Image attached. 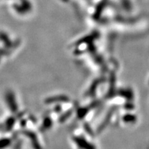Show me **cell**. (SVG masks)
Returning <instances> with one entry per match:
<instances>
[{
  "mask_svg": "<svg viewBox=\"0 0 149 149\" xmlns=\"http://www.w3.org/2000/svg\"><path fill=\"white\" fill-rule=\"evenodd\" d=\"M74 141H75L76 144L79 148L82 149H95V147L93 146V145L90 144L86 140H85L84 139L81 138V137H75L74 138Z\"/></svg>",
  "mask_w": 149,
  "mask_h": 149,
  "instance_id": "1",
  "label": "cell"
},
{
  "mask_svg": "<svg viewBox=\"0 0 149 149\" xmlns=\"http://www.w3.org/2000/svg\"><path fill=\"white\" fill-rule=\"evenodd\" d=\"M7 103L8 104V107H10V110H12L13 112H15L17 110V107L16 105L15 100L13 96V94L12 93H8L6 95Z\"/></svg>",
  "mask_w": 149,
  "mask_h": 149,
  "instance_id": "2",
  "label": "cell"
},
{
  "mask_svg": "<svg viewBox=\"0 0 149 149\" xmlns=\"http://www.w3.org/2000/svg\"><path fill=\"white\" fill-rule=\"evenodd\" d=\"M68 99L67 97L65 96H57V97H52L47 99L46 100V103H53V102H68Z\"/></svg>",
  "mask_w": 149,
  "mask_h": 149,
  "instance_id": "3",
  "label": "cell"
},
{
  "mask_svg": "<svg viewBox=\"0 0 149 149\" xmlns=\"http://www.w3.org/2000/svg\"><path fill=\"white\" fill-rule=\"evenodd\" d=\"M113 111H111L109 112V115H107V118H106V120H104V122L102 123V124H101V126H100V130H102V129H103V128H104V126H105L108 124V122H109V120L110 117H111V115H112V114H113Z\"/></svg>",
  "mask_w": 149,
  "mask_h": 149,
  "instance_id": "4",
  "label": "cell"
},
{
  "mask_svg": "<svg viewBox=\"0 0 149 149\" xmlns=\"http://www.w3.org/2000/svg\"><path fill=\"white\" fill-rule=\"evenodd\" d=\"M10 139H2L1 140V148H3L4 147H7L10 144Z\"/></svg>",
  "mask_w": 149,
  "mask_h": 149,
  "instance_id": "5",
  "label": "cell"
},
{
  "mask_svg": "<svg viewBox=\"0 0 149 149\" xmlns=\"http://www.w3.org/2000/svg\"><path fill=\"white\" fill-rule=\"evenodd\" d=\"M14 123L15 120L13 118L8 119V120H7V127L9 128V129H10V128H12V126L14 124Z\"/></svg>",
  "mask_w": 149,
  "mask_h": 149,
  "instance_id": "6",
  "label": "cell"
},
{
  "mask_svg": "<svg viewBox=\"0 0 149 149\" xmlns=\"http://www.w3.org/2000/svg\"><path fill=\"white\" fill-rule=\"evenodd\" d=\"M123 120L125 121L126 122H130V121H133V117L132 116V115H125V116L124 117V118H123Z\"/></svg>",
  "mask_w": 149,
  "mask_h": 149,
  "instance_id": "7",
  "label": "cell"
}]
</instances>
